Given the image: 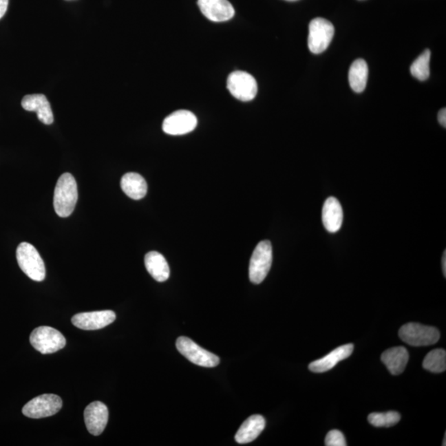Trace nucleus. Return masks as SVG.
<instances>
[{"label": "nucleus", "instance_id": "f257e3e1", "mask_svg": "<svg viewBox=\"0 0 446 446\" xmlns=\"http://www.w3.org/2000/svg\"><path fill=\"white\" fill-rule=\"evenodd\" d=\"M78 200L77 183L72 173H65L58 180L54 192V209L58 216L67 217L74 212Z\"/></svg>", "mask_w": 446, "mask_h": 446}, {"label": "nucleus", "instance_id": "f03ea898", "mask_svg": "<svg viewBox=\"0 0 446 446\" xmlns=\"http://www.w3.org/2000/svg\"><path fill=\"white\" fill-rule=\"evenodd\" d=\"M16 255L19 266L25 275L37 282L45 279V268L43 259L32 244L21 243L17 249Z\"/></svg>", "mask_w": 446, "mask_h": 446}, {"label": "nucleus", "instance_id": "7ed1b4c3", "mask_svg": "<svg viewBox=\"0 0 446 446\" xmlns=\"http://www.w3.org/2000/svg\"><path fill=\"white\" fill-rule=\"evenodd\" d=\"M273 251L270 242H260L252 254L250 266V280L255 284L262 283L272 266Z\"/></svg>", "mask_w": 446, "mask_h": 446}, {"label": "nucleus", "instance_id": "20e7f679", "mask_svg": "<svg viewBox=\"0 0 446 446\" xmlns=\"http://www.w3.org/2000/svg\"><path fill=\"white\" fill-rule=\"evenodd\" d=\"M30 343L40 353L47 354L63 349L66 340L59 330L51 326H39L32 332Z\"/></svg>", "mask_w": 446, "mask_h": 446}, {"label": "nucleus", "instance_id": "39448f33", "mask_svg": "<svg viewBox=\"0 0 446 446\" xmlns=\"http://www.w3.org/2000/svg\"><path fill=\"white\" fill-rule=\"evenodd\" d=\"M401 340L412 346H427L436 344L440 340L439 330L433 326L420 323H407L399 330Z\"/></svg>", "mask_w": 446, "mask_h": 446}, {"label": "nucleus", "instance_id": "423d86ee", "mask_svg": "<svg viewBox=\"0 0 446 446\" xmlns=\"http://www.w3.org/2000/svg\"><path fill=\"white\" fill-rule=\"evenodd\" d=\"M334 28L328 20L314 19L309 24L308 48L313 54H321L332 43Z\"/></svg>", "mask_w": 446, "mask_h": 446}, {"label": "nucleus", "instance_id": "0eeeda50", "mask_svg": "<svg viewBox=\"0 0 446 446\" xmlns=\"http://www.w3.org/2000/svg\"><path fill=\"white\" fill-rule=\"evenodd\" d=\"M176 348L181 354H183L186 359H188L194 365L213 368L217 366L220 363V359L216 354L202 348L191 339L186 337H180L177 339Z\"/></svg>", "mask_w": 446, "mask_h": 446}, {"label": "nucleus", "instance_id": "6e6552de", "mask_svg": "<svg viewBox=\"0 0 446 446\" xmlns=\"http://www.w3.org/2000/svg\"><path fill=\"white\" fill-rule=\"evenodd\" d=\"M227 89L233 96L243 102L254 99L258 92L257 82L249 73L234 72L227 78Z\"/></svg>", "mask_w": 446, "mask_h": 446}, {"label": "nucleus", "instance_id": "1a4fd4ad", "mask_svg": "<svg viewBox=\"0 0 446 446\" xmlns=\"http://www.w3.org/2000/svg\"><path fill=\"white\" fill-rule=\"evenodd\" d=\"M62 407V400L55 394H43L32 399L23 408V415L39 419L56 414Z\"/></svg>", "mask_w": 446, "mask_h": 446}, {"label": "nucleus", "instance_id": "9d476101", "mask_svg": "<svg viewBox=\"0 0 446 446\" xmlns=\"http://www.w3.org/2000/svg\"><path fill=\"white\" fill-rule=\"evenodd\" d=\"M197 124L196 116L192 111L179 110L165 118L162 129L169 135H184L195 129Z\"/></svg>", "mask_w": 446, "mask_h": 446}, {"label": "nucleus", "instance_id": "9b49d317", "mask_svg": "<svg viewBox=\"0 0 446 446\" xmlns=\"http://www.w3.org/2000/svg\"><path fill=\"white\" fill-rule=\"evenodd\" d=\"M116 319V314L111 310L105 311L78 313L72 317V321L76 328L94 330L105 328L113 323Z\"/></svg>", "mask_w": 446, "mask_h": 446}, {"label": "nucleus", "instance_id": "f8f14e48", "mask_svg": "<svg viewBox=\"0 0 446 446\" xmlns=\"http://www.w3.org/2000/svg\"><path fill=\"white\" fill-rule=\"evenodd\" d=\"M202 14L213 22H226L233 18L235 10L227 0H198Z\"/></svg>", "mask_w": 446, "mask_h": 446}, {"label": "nucleus", "instance_id": "ddd939ff", "mask_svg": "<svg viewBox=\"0 0 446 446\" xmlns=\"http://www.w3.org/2000/svg\"><path fill=\"white\" fill-rule=\"evenodd\" d=\"M84 416L88 432L94 436H99L105 431L109 421V410L105 404L94 402L85 408Z\"/></svg>", "mask_w": 446, "mask_h": 446}, {"label": "nucleus", "instance_id": "4468645a", "mask_svg": "<svg viewBox=\"0 0 446 446\" xmlns=\"http://www.w3.org/2000/svg\"><path fill=\"white\" fill-rule=\"evenodd\" d=\"M23 109L35 111L37 118L45 125H51L54 121L51 105L44 94H28L21 103Z\"/></svg>", "mask_w": 446, "mask_h": 446}, {"label": "nucleus", "instance_id": "2eb2a0df", "mask_svg": "<svg viewBox=\"0 0 446 446\" xmlns=\"http://www.w3.org/2000/svg\"><path fill=\"white\" fill-rule=\"evenodd\" d=\"M354 345L347 344L338 347L326 357L317 361L310 363L309 370L314 373H324V372L333 369L339 362L350 357L353 353Z\"/></svg>", "mask_w": 446, "mask_h": 446}, {"label": "nucleus", "instance_id": "dca6fc26", "mask_svg": "<svg viewBox=\"0 0 446 446\" xmlns=\"http://www.w3.org/2000/svg\"><path fill=\"white\" fill-rule=\"evenodd\" d=\"M343 209L337 198L329 197L322 209V222L326 231L336 233L341 229L343 222Z\"/></svg>", "mask_w": 446, "mask_h": 446}, {"label": "nucleus", "instance_id": "f3484780", "mask_svg": "<svg viewBox=\"0 0 446 446\" xmlns=\"http://www.w3.org/2000/svg\"><path fill=\"white\" fill-rule=\"evenodd\" d=\"M266 427V420L260 415H253L244 421L238 432L235 434V440L239 444H247L254 441Z\"/></svg>", "mask_w": 446, "mask_h": 446}, {"label": "nucleus", "instance_id": "a211bd4d", "mask_svg": "<svg viewBox=\"0 0 446 446\" xmlns=\"http://www.w3.org/2000/svg\"><path fill=\"white\" fill-rule=\"evenodd\" d=\"M408 359V351L403 346L388 349L381 355V361L392 375L402 374L407 365Z\"/></svg>", "mask_w": 446, "mask_h": 446}, {"label": "nucleus", "instance_id": "6ab92c4d", "mask_svg": "<svg viewBox=\"0 0 446 446\" xmlns=\"http://www.w3.org/2000/svg\"><path fill=\"white\" fill-rule=\"evenodd\" d=\"M145 266L152 276L158 282H164L169 277V267L167 259L157 251L149 252L145 256Z\"/></svg>", "mask_w": 446, "mask_h": 446}, {"label": "nucleus", "instance_id": "aec40b11", "mask_svg": "<svg viewBox=\"0 0 446 446\" xmlns=\"http://www.w3.org/2000/svg\"><path fill=\"white\" fill-rule=\"evenodd\" d=\"M121 188L128 197L134 200H142L147 193V181L138 173L130 172L124 175Z\"/></svg>", "mask_w": 446, "mask_h": 446}, {"label": "nucleus", "instance_id": "412c9836", "mask_svg": "<svg viewBox=\"0 0 446 446\" xmlns=\"http://www.w3.org/2000/svg\"><path fill=\"white\" fill-rule=\"evenodd\" d=\"M369 67L363 59L354 61L349 70V82L354 92L361 93L366 88Z\"/></svg>", "mask_w": 446, "mask_h": 446}, {"label": "nucleus", "instance_id": "4be33fe9", "mask_svg": "<svg viewBox=\"0 0 446 446\" xmlns=\"http://www.w3.org/2000/svg\"><path fill=\"white\" fill-rule=\"evenodd\" d=\"M423 366L432 373L439 374L446 370V352L443 349L433 350L425 357Z\"/></svg>", "mask_w": 446, "mask_h": 446}, {"label": "nucleus", "instance_id": "5701e85b", "mask_svg": "<svg viewBox=\"0 0 446 446\" xmlns=\"http://www.w3.org/2000/svg\"><path fill=\"white\" fill-rule=\"evenodd\" d=\"M429 61H431V51L427 49L411 65L410 72L412 76L420 81H427L429 76Z\"/></svg>", "mask_w": 446, "mask_h": 446}, {"label": "nucleus", "instance_id": "b1692460", "mask_svg": "<svg viewBox=\"0 0 446 446\" xmlns=\"http://www.w3.org/2000/svg\"><path fill=\"white\" fill-rule=\"evenodd\" d=\"M401 416L396 412H374L368 416V421L375 427H391L398 424Z\"/></svg>", "mask_w": 446, "mask_h": 446}, {"label": "nucleus", "instance_id": "393cba45", "mask_svg": "<svg viewBox=\"0 0 446 446\" xmlns=\"http://www.w3.org/2000/svg\"><path fill=\"white\" fill-rule=\"evenodd\" d=\"M325 445L326 446H346L344 435L338 429H332L326 436Z\"/></svg>", "mask_w": 446, "mask_h": 446}, {"label": "nucleus", "instance_id": "a878e982", "mask_svg": "<svg viewBox=\"0 0 446 446\" xmlns=\"http://www.w3.org/2000/svg\"><path fill=\"white\" fill-rule=\"evenodd\" d=\"M438 120H439V123H440V125L442 127H446V109L445 107L444 109H441L439 111V114H438Z\"/></svg>", "mask_w": 446, "mask_h": 446}, {"label": "nucleus", "instance_id": "bb28decb", "mask_svg": "<svg viewBox=\"0 0 446 446\" xmlns=\"http://www.w3.org/2000/svg\"><path fill=\"white\" fill-rule=\"evenodd\" d=\"M8 0H0V19L3 18L8 10Z\"/></svg>", "mask_w": 446, "mask_h": 446}, {"label": "nucleus", "instance_id": "cd10ccee", "mask_svg": "<svg viewBox=\"0 0 446 446\" xmlns=\"http://www.w3.org/2000/svg\"><path fill=\"white\" fill-rule=\"evenodd\" d=\"M442 270H443L444 276L446 277V251H445L443 257H442Z\"/></svg>", "mask_w": 446, "mask_h": 446}, {"label": "nucleus", "instance_id": "c85d7f7f", "mask_svg": "<svg viewBox=\"0 0 446 446\" xmlns=\"http://www.w3.org/2000/svg\"><path fill=\"white\" fill-rule=\"evenodd\" d=\"M285 1H288V2H295V1H299V0H285Z\"/></svg>", "mask_w": 446, "mask_h": 446}]
</instances>
